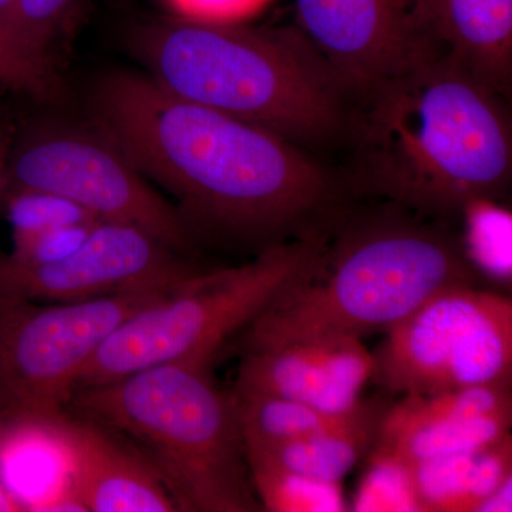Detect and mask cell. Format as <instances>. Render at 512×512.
I'll return each instance as SVG.
<instances>
[{
	"label": "cell",
	"instance_id": "cell-15",
	"mask_svg": "<svg viewBox=\"0 0 512 512\" xmlns=\"http://www.w3.org/2000/svg\"><path fill=\"white\" fill-rule=\"evenodd\" d=\"M417 2L439 55L507 96L512 79V0Z\"/></svg>",
	"mask_w": 512,
	"mask_h": 512
},
{
	"label": "cell",
	"instance_id": "cell-6",
	"mask_svg": "<svg viewBox=\"0 0 512 512\" xmlns=\"http://www.w3.org/2000/svg\"><path fill=\"white\" fill-rule=\"evenodd\" d=\"M328 241H291L234 268L204 269L128 318L97 349L74 392L163 365L211 367L221 349L318 272Z\"/></svg>",
	"mask_w": 512,
	"mask_h": 512
},
{
	"label": "cell",
	"instance_id": "cell-18",
	"mask_svg": "<svg viewBox=\"0 0 512 512\" xmlns=\"http://www.w3.org/2000/svg\"><path fill=\"white\" fill-rule=\"evenodd\" d=\"M231 392L234 394L245 448L279 446L305 439L338 426L360 407L352 413L338 416L269 394L239 392L235 389Z\"/></svg>",
	"mask_w": 512,
	"mask_h": 512
},
{
	"label": "cell",
	"instance_id": "cell-9",
	"mask_svg": "<svg viewBox=\"0 0 512 512\" xmlns=\"http://www.w3.org/2000/svg\"><path fill=\"white\" fill-rule=\"evenodd\" d=\"M16 192L72 202L101 221L141 229L177 254L195 244L180 211L93 126H50L26 134L10 148L6 165L5 195Z\"/></svg>",
	"mask_w": 512,
	"mask_h": 512
},
{
	"label": "cell",
	"instance_id": "cell-4",
	"mask_svg": "<svg viewBox=\"0 0 512 512\" xmlns=\"http://www.w3.org/2000/svg\"><path fill=\"white\" fill-rule=\"evenodd\" d=\"M480 275L441 221L384 201L348 212L326 244L315 275L241 333L245 350L316 336L389 332L447 286Z\"/></svg>",
	"mask_w": 512,
	"mask_h": 512
},
{
	"label": "cell",
	"instance_id": "cell-16",
	"mask_svg": "<svg viewBox=\"0 0 512 512\" xmlns=\"http://www.w3.org/2000/svg\"><path fill=\"white\" fill-rule=\"evenodd\" d=\"M384 407L360 404L332 429L271 447H247L248 466H269L330 483H340L375 446Z\"/></svg>",
	"mask_w": 512,
	"mask_h": 512
},
{
	"label": "cell",
	"instance_id": "cell-1",
	"mask_svg": "<svg viewBox=\"0 0 512 512\" xmlns=\"http://www.w3.org/2000/svg\"><path fill=\"white\" fill-rule=\"evenodd\" d=\"M93 127L174 195L197 234L254 248L330 238L346 188L298 144L168 92L144 73L101 77Z\"/></svg>",
	"mask_w": 512,
	"mask_h": 512
},
{
	"label": "cell",
	"instance_id": "cell-26",
	"mask_svg": "<svg viewBox=\"0 0 512 512\" xmlns=\"http://www.w3.org/2000/svg\"><path fill=\"white\" fill-rule=\"evenodd\" d=\"M512 511V477L507 478L493 493L487 495L474 512Z\"/></svg>",
	"mask_w": 512,
	"mask_h": 512
},
{
	"label": "cell",
	"instance_id": "cell-21",
	"mask_svg": "<svg viewBox=\"0 0 512 512\" xmlns=\"http://www.w3.org/2000/svg\"><path fill=\"white\" fill-rule=\"evenodd\" d=\"M366 457L367 467L350 511L421 512L413 464L376 447Z\"/></svg>",
	"mask_w": 512,
	"mask_h": 512
},
{
	"label": "cell",
	"instance_id": "cell-3",
	"mask_svg": "<svg viewBox=\"0 0 512 512\" xmlns=\"http://www.w3.org/2000/svg\"><path fill=\"white\" fill-rule=\"evenodd\" d=\"M128 45L168 92L292 143L328 140L349 126L352 94L298 26L173 15L138 26Z\"/></svg>",
	"mask_w": 512,
	"mask_h": 512
},
{
	"label": "cell",
	"instance_id": "cell-28",
	"mask_svg": "<svg viewBox=\"0 0 512 512\" xmlns=\"http://www.w3.org/2000/svg\"><path fill=\"white\" fill-rule=\"evenodd\" d=\"M20 511H29V504L23 503L18 495L13 494V491L0 476V512Z\"/></svg>",
	"mask_w": 512,
	"mask_h": 512
},
{
	"label": "cell",
	"instance_id": "cell-10",
	"mask_svg": "<svg viewBox=\"0 0 512 512\" xmlns=\"http://www.w3.org/2000/svg\"><path fill=\"white\" fill-rule=\"evenodd\" d=\"M201 271L141 229L100 221L79 247L46 264H15L0 254V293L35 302L86 301L177 284Z\"/></svg>",
	"mask_w": 512,
	"mask_h": 512
},
{
	"label": "cell",
	"instance_id": "cell-7",
	"mask_svg": "<svg viewBox=\"0 0 512 512\" xmlns=\"http://www.w3.org/2000/svg\"><path fill=\"white\" fill-rule=\"evenodd\" d=\"M187 279L73 302L0 293V410L29 431L66 412L84 367L111 333Z\"/></svg>",
	"mask_w": 512,
	"mask_h": 512
},
{
	"label": "cell",
	"instance_id": "cell-8",
	"mask_svg": "<svg viewBox=\"0 0 512 512\" xmlns=\"http://www.w3.org/2000/svg\"><path fill=\"white\" fill-rule=\"evenodd\" d=\"M386 335L372 380L390 393L511 384L512 303L500 293L447 286Z\"/></svg>",
	"mask_w": 512,
	"mask_h": 512
},
{
	"label": "cell",
	"instance_id": "cell-29",
	"mask_svg": "<svg viewBox=\"0 0 512 512\" xmlns=\"http://www.w3.org/2000/svg\"><path fill=\"white\" fill-rule=\"evenodd\" d=\"M16 2H18V0H0V23L18 36L15 30ZM20 42H22V40H20ZM23 45H25V43H23Z\"/></svg>",
	"mask_w": 512,
	"mask_h": 512
},
{
	"label": "cell",
	"instance_id": "cell-17",
	"mask_svg": "<svg viewBox=\"0 0 512 512\" xmlns=\"http://www.w3.org/2000/svg\"><path fill=\"white\" fill-rule=\"evenodd\" d=\"M413 473L421 512H474L512 477L511 436L481 450L414 464Z\"/></svg>",
	"mask_w": 512,
	"mask_h": 512
},
{
	"label": "cell",
	"instance_id": "cell-2",
	"mask_svg": "<svg viewBox=\"0 0 512 512\" xmlns=\"http://www.w3.org/2000/svg\"><path fill=\"white\" fill-rule=\"evenodd\" d=\"M350 190L446 222L480 198L501 201L512 173L504 96L434 57L359 94Z\"/></svg>",
	"mask_w": 512,
	"mask_h": 512
},
{
	"label": "cell",
	"instance_id": "cell-5",
	"mask_svg": "<svg viewBox=\"0 0 512 512\" xmlns=\"http://www.w3.org/2000/svg\"><path fill=\"white\" fill-rule=\"evenodd\" d=\"M67 412L126 439L178 511H261L234 394L211 367L163 365L73 393Z\"/></svg>",
	"mask_w": 512,
	"mask_h": 512
},
{
	"label": "cell",
	"instance_id": "cell-11",
	"mask_svg": "<svg viewBox=\"0 0 512 512\" xmlns=\"http://www.w3.org/2000/svg\"><path fill=\"white\" fill-rule=\"evenodd\" d=\"M296 26L353 100L370 87L441 57L417 0H295Z\"/></svg>",
	"mask_w": 512,
	"mask_h": 512
},
{
	"label": "cell",
	"instance_id": "cell-25",
	"mask_svg": "<svg viewBox=\"0 0 512 512\" xmlns=\"http://www.w3.org/2000/svg\"><path fill=\"white\" fill-rule=\"evenodd\" d=\"M269 0H164L174 16L214 23H244Z\"/></svg>",
	"mask_w": 512,
	"mask_h": 512
},
{
	"label": "cell",
	"instance_id": "cell-14",
	"mask_svg": "<svg viewBox=\"0 0 512 512\" xmlns=\"http://www.w3.org/2000/svg\"><path fill=\"white\" fill-rule=\"evenodd\" d=\"M375 359L355 336L328 335L245 350L234 389L293 400L329 414L363 403Z\"/></svg>",
	"mask_w": 512,
	"mask_h": 512
},
{
	"label": "cell",
	"instance_id": "cell-19",
	"mask_svg": "<svg viewBox=\"0 0 512 512\" xmlns=\"http://www.w3.org/2000/svg\"><path fill=\"white\" fill-rule=\"evenodd\" d=\"M461 249L480 276L510 285L512 278V215L501 201L480 198L464 205Z\"/></svg>",
	"mask_w": 512,
	"mask_h": 512
},
{
	"label": "cell",
	"instance_id": "cell-13",
	"mask_svg": "<svg viewBox=\"0 0 512 512\" xmlns=\"http://www.w3.org/2000/svg\"><path fill=\"white\" fill-rule=\"evenodd\" d=\"M33 430L66 458L62 487L83 512H178L154 468L113 430L67 410Z\"/></svg>",
	"mask_w": 512,
	"mask_h": 512
},
{
	"label": "cell",
	"instance_id": "cell-30",
	"mask_svg": "<svg viewBox=\"0 0 512 512\" xmlns=\"http://www.w3.org/2000/svg\"><path fill=\"white\" fill-rule=\"evenodd\" d=\"M9 148L6 146L5 138L0 133V201H3L6 188V165H8Z\"/></svg>",
	"mask_w": 512,
	"mask_h": 512
},
{
	"label": "cell",
	"instance_id": "cell-12",
	"mask_svg": "<svg viewBox=\"0 0 512 512\" xmlns=\"http://www.w3.org/2000/svg\"><path fill=\"white\" fill-rule=\"evenodd\" d=\"M511 384H481L431 394H404L384 407L376 448L410 464L468 453L510 436Z\"/></svg>",
	"mask_w": 512,
	"mask_h": 512
},
{
	"label": "cell",
	"instance_id": "cell-20",
	"mask_svg": "<svg viewBox=\"0 0 512 512\" xmlns=\"http://www.w3.org/2000/svg\"><path fill=\"white\" fill-rule=\"evenodd\" d=\"M259 504L271 512L350 511L342 484L269 466H249Z\"/></svg>",
	"mask_w": 512,
	"mask_h": 512
},
{
	"label": "cell",
	"instance_id": "cell-27",
	"mask_svg": "<svg viewBox=\"0 0 512 512\" xmlns=\"http://www.w3.org/2000/svg\"><path fill=\"white\" fill-rule=\"evenodd\" d=\"M25 427L19 426L15 421L10 420L5 413L0 410V456L6 453L10 447L15 446L16 441L22 434L28 433Z\"/></svg>",
	"mask_w": 512,
	"mask_h": 512
},
{
	"label": "cell",
	"instance_id": "cell-23",
	"mask_svg": "<svg viewBox=\"0 0 512 512\" xmlns=\"http://www.w3.org/2000/svg\"><path fill=\"white\" fill-rule=\"evenodd\" d=\"M0 86L36 100H53L60 93L56 64L35 55L18 36L0 23Z\"/></svg>",
	"mask_w": 512,
	"mask_h": 512
},
{
	"label": "cell",
	"instance_id": "cell-24",
	"mask_svg": "<svg viewBox=\"0 0 512 512\" xmlns=\"http://www.w3.org/2000/svg\"><path fill=\"white\" fill-rule=\"evenodd\" d=\"M8 207L13 239L73 222L101 221L72 202L35 192H16L3 197Z\"/></svg>",
	"mask_w": 512,
	"mask_h": 512
},
{
	"label": "cell",
	"instance_id": "cell-22",
	"mask_svg": "<svg viewBox=\"0 0 512 512\" xmlns=\"http://www.w3.org/2000/svg\"><path fill=\"white\" fill-rule=\"evenodd\" d=\"M83 0H18L15 30L35 55L57 66V47L72 28Z\"/></svg>",
	"mask_w": 512,
	"mask_h": 512
}]
</instances>
